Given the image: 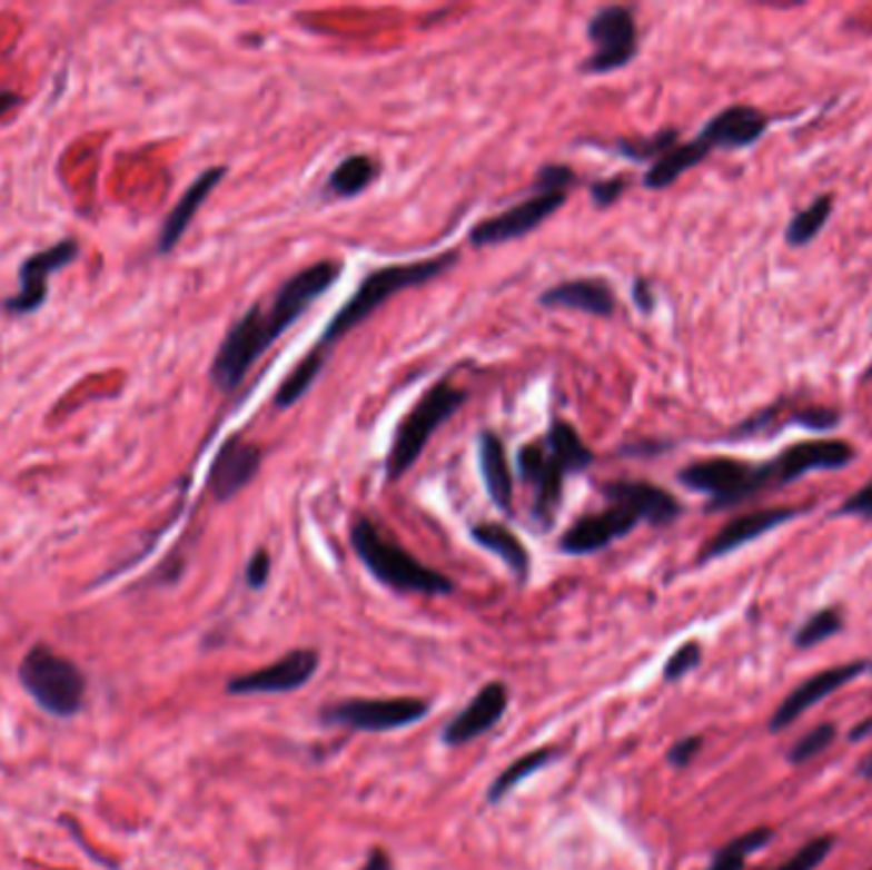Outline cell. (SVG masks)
<instances>
[{
    "label": "cell",
    "instance_id": "d4e9b609",
    "mask_svg": "<svg viewBox=\"0 0 872 870\" xmlns=\"http://www.w3.org/2000/svg\"><path fill=\"white\" fill-rule=\"evenodd\" d=\"M546 447L552 455L556 457V463L564 467L566 475H574V473H582V469H587L592 463H595V455H592V449L584 445V439L577 434V429L569 422H562L556 419L552 424V429L546 434Z\"/></svg>",
    "mask_w": 872,
    "mask_h": 870
},
{
    "label": "cell",
    "instance_id": "836d02e7",
    "mask_svg": "<svg viewBox=\"0 0 872 870\" xmlns=\"http://www.w3.org/2000/svg\"><path fill=\"white\" fill-rule=\"evenodd\" d=\"M832 848H834L832 834H822V838L809 840L806 846L796 852V856L789 858L786 863H781L779 868H773V870H816L819 866L824 863L826 856H830Z\"/></svg>",
    "mask_w": 872,
    "mask_h": 870
},
{
    "label": "cell",
    "instance_id": "cb8c5ba5",
    "mask_svg": "<svg viewBox=\"0 0 872 870\" xmlns=\"http://www.w3.org/2000/svg\"><path fill=\"white\" fill-rule=\"evenodd\" d=\"M473 538L479 546H485L487 552L498 554L518 580L528 577V570H531L528 552L513 531H508L501 524H477L473 528Z\"/></svg>",
    "mask_w": 872,
    "mask_h": 870
},
{
    "label": "cell",
    "instance_id": "e0dca14e",
    "mask_svg": "<svg viewBox=\"0 0 872 870\" xmlns=\"http://www.w3.org/2000/svg\"><path fill=\"white\" fill-rule=\"evenodd\" d=\"M258 467L260 449L256 445H248L240 437L228 439L217 452L212 467H209V493L220 503L235 498L258 475Z\"/></svg>",
    "mask_w": 872,
    "mask_h": 870
},
{
    "label": "cell",
    "instance_id": "f6af8a7d",
    "mask_svg": "<svg viewBox=\"0 0 872 870\" xmlns=\"http://www.w3.org/2000/svg\"><path fill=\"white\" fill-rule=\"evenodd\" d=\"M870 733H872V718L862 720L858 728H852V730H850V741H852V743H858V741H862V738H868Z\"/></svg>",
    "mask_w": 872,
    "mask_h": 870
},
{
    "label": "cell",
    "instance_id": "4dcf8cb0",
    "mask_svg": "<svg viewBox=\"0 0 872 870\" xmlns=\"http://www.w3.org/2000/svg\"><path fill=\"white\" fill-rule=\"evenodd\" d=\"M842 631V611L840 607H824L814 615L806 617V623L793 633V643L799 649H811L824 643L826 639H832L834 633Z\"/></svg>",
    "mask_w": 872,
    "mask_h": 870
},
{
    "label": "cell",
    "instance_id": "60d3db41",
    "mask_svg": "<svg viewBox=\"0 0 872 870\" xmlns=\"http://www.w3.org/2000/svg\"><path fill=\"white\" fill-rule=\"evenodd\" d=\"M700 748H702V738L688 735V738H684V741H678L676 745H671L668 763L676 765V769H684V765L694 761V755L700 753Z\"/></svg>",
    "mask_w": 872,
    "mask_h": 870
},
{
    "label": "cell",
    "instance_id": "7a4b0ae2",
    "mask_svg": "<svg viewBox=\"0 0 872 870\" xmlns=\"http://www.w3.org/2000/svg\"><path fill=\"white\" fill-rule=\"evenodd\" d=\"M457 260H459L457 250H447V254L442 256L414 260V264L383 266L378 271L368 274L360 281V286H357L353 297L343 304V309H339L333 317V322H329L327 329L319 337V343L314 347H319L321 353L329 355L333 345L337 340H343V337L360 325V322L368 319L380 304H386L390 297H396L400 291L414 289V286H422L426 281H432V278L442 276L444 271H449Z\"/></svg>",
    "mask_w": 872,
    "mask_h": 870
},
{
    "label": "cell",
    "instance_id": "3957f363",
    "mask_svg": "<svg viewBox=\"0 0 872 870\" xmlns=\"http://www.w3.org/2000/svg\"><path fill=\"white\" fill-rule=\"evenodd\" d=\"M353 550L370 574L383 585L398 590V593L418 595H449L455 593V582L444 577L442 572L424 567L416 556L408 554L404 546L390 542L380 534V528L370 518L360 516L350 531Z\"/></svg>",
    "mask_w": 872,
    "mask_h": 870
},
{
    "label": "cell",
    "instance_id": "bcb514c9",
    "mask_svg": "<svg viewBox=\"0 0 872 870\" xmlns=\"http://www.w3.org/2000/svg\"><path fill=\"white\" fill-rule=\"evenodd\" d=\"M860 773H862V777H865V779H872V751L865 755V759L860 761Z\"/></svg>",
    "mask_w": 872,
    "mask_h": 870
},
{
    "label": "cell",
    "instance_id": "5b68a950",
    "mask_svg": "<svg viewBox=\"0 0 872 870\" xmlns=\"http://www.w3.org/2000/svg\"><path fill=\"white\" fill-rule=\"evenodd\" d=\"M21 682L26 692L51 715L69 718L85 702V676L72 661L43 643H37L21 661Z\"/></svg>",
    "mask_w": 872,
    "mask_h": 870
},
{
    "label": "cell",
    "instance_id": "9a60e30c",
    "mask_svg": "<svg viewBox=\"0 0 872 870\" xmlns=\"http://www.w3.org/2000/svg\"><path fill=\"white\" fill-rule=\"evenodd\" d=\"M868 669V661H850V664L824 669L814 676H809L804 684H799L796 690L786 694V700L779 704V710L773 712V718L769 722V728L773 733H781L789 725H793L806 710L814 708L816 702H822L824 698H830L832 692L842 690L844 684H850L854 676H860Z\"/></svg>",
    "mask_w": 872,
    "mask_h": 870
},
{
    "label": "cell",
    "instance_id": "e575fe53",
    "mask_svg": "<svg viewBox=\"0 0 872 870\" xmlns=\"http://www.w3.org/2000/svg\"><path fill=\"white\" fill-rule=\"evenodd\" d=\"M700 661H702V646H700V643H696V641L682 643V646H678L666 661L664 680L666 682L682 680V676H686L688 672H692V669L700 666Z\"/></svg>",
    "mask_w": 872,
    "mask_h": 870
},
{
    "label": "cell",
    "instance_id": "d590c367",
    "mask_svg": "<svg viewBox=\"0 0 872 870\" xmlns=\"http://www.w3.org/2000/svg\"><path fill=\"white\" fill-rule=\"evenodd\" d=\"M574 181H577V174L569 167H562V164H548L538 171L536 177V191H566Z\"/></svg>",
    "mask_w": 872,
    "mask_h": 870
},
{
    "label": "cell",
    "instance_id": "7bdbcfd3",
    "mask_svg": "<svg viewBox=\"0 0 872 870\" xmlns=\"http://www.w3.org/2000/svg\"><path fill=\"white\" fill-rule=\"evenodd\" d=\"M360 870H394V863H390L386 850L375 848V850H370V856H368V860H365V866Z\"/></svg>",
    "mask_w": 872,
    "mask_h": 870
},
{
    "label": "cell",
    "instance_id": "277c9868",
    "mask_svg": "<svg viewBox=\"0 0 872 870\" xmlns=\"http://www.w3.org/2000/svg\"><path fill=\"white\" fill-rule=\"evenodd\" d=\"M467 402V394L455 388L449 380H439L418 398L416 406L404 416L398 424L394 445H390L386 459V477L388 481H400L412 465L422 457L426 442L439 429L444 422L459 412V406Z\"/></svg>",
    "mask_w": 872,
    "mask_h": 870
},
{
    "label": "cell",
    "instance_id": "ee69618b",
    "mask_svg": "<svg viewBox=\"0 0 872 870\" xmlns=\"http://www.w3.org/2000/svg\"><path fill=\"white\" fill-rule=\"evenodd\" d=\"M19 102H21V98L16 92L0 90V118L8 116V112H11L13 108H19Z\"/></svg>",
    "mask_w": 872,
    "mask_h": 870
},
{
    "label": "cell",
    "instance_id": "5bb4252c",
    "mask_svg": "<svg viewBox=\"0 0 872 870\" xmlns=\"http://www.w3.org/2000/svg\"><path fill=\"white\" fill-rule=\"evenodd\" d=\"M854 459V449L848 442L840 439H814V442H799L781 452L779 457H773L769 463L771 483L786 485L804 477L814 469H840L850 465Z\"/></svg>",
    "mask_w": 872,
    "mask_h": 870
},
{
    "label": "cell",
    "instance_id": "4316f807",
    "mask_svg": "<svg viewBox=\"0 0 872 870\" xmlns=\"http://www.w3.org/2000/svg\"><path fill=\"white\" fill-rule=\"evenodd\" d=\"M325 360H327V353H321L319 347H311V350L301 358V363L296 365L289 376L284 378L281 386H278L274 396L276 408H289L296 402H301V398L307 396V390L314 386V380L319 378L321 368H325Z\"/></svg>",
    "mask_w": 872,
    "mask_h": 870
},
{
    "label": "cell",
    "instance_id": "7dc6e473",
    "mask_svg": "<svg viewBox=\"0 0 872 870\" xmlns=\"http://www.w3.org/2000/svg\"><path fill=\"white\" fill-rule=\"evenodd\" d=\"M865 378H868V380H870V378H872V363H870V365H868V370H865Z\"/></svg>",
    "mask_w": 872,
    "mask_h": 870
},
{
    "label": "cell",
    "instance_id": "d6a6232c",
    "mask_svg": "<svg viewBox=\"0 0 872 870\" xmlns=\"http://www.w3.org/2000/svg\"><path fill=\"white\" fill-rule=\"evenodd\" d=\"M678 141L676 130H661L653 138H641V141H621L617 144V151L633 161H648V159H661L666 151H671Z\"/></svg>",
    "mask_w": 872,
    "mask_h": 870
},
{
    "label": "cell",
    "instance_id": "9c48e42d",
    "mask_svg": "<svg viewBox=\"0 0 872 870\" xmlns=\"http://www.w3.org/2000/svg\"><path fill=\"white\" fill-rule=\"evenodd\" d=\"M268 350V345L260 335V304L242 315L235 325L228 329L225 340L217 347V355L209 368V378L222 394H230L248 376L252 365L260 360V355Z\"/></svg>",
    "mask_w": 872,
    "mask_h": 870
},
{
    "label": "cell",
    "instance_id": "ab89813d",
    "mask_svg": "<svg viewBox=\"0 0 872 870\" xmlns=\"http://www.w3.org/2000/svg\"><path fill=\"white\" fill-rule=\"evenodd\" d=\"M268 574H270V556L266 550H260L250 556L248 567H246V582L248 587L252 590H260L268 582Z\"/></svg>",
    "mask_w": 872,
    "mask_h": 870
},
{
    "label": "cell",
    "instance_id": "8fae6325",
    "mask_svg": "<svg viewBox=\"0 0 872 870\" xmlns=\"http://www.w3.org/2000/svg\"><path fill=\"white\" fill-rule=\"evenodd\" d=\"M566 191H536L534 197L523 199L521 205H513L511 210H505L495 217H487L469 233V246L487 248V246H503V243L523 238V235L534 233L546 217H552L564 205Z\"/></svg>",
    "mask_w": 872,
    "mask_h": 870
},
{
    "label": "cell",
    "instance_id": "44dd1931",
    "mask_svg": "<svg viewBox=\"0 0 872 870\" xmlns=\"http://www.w3.org/2000/svg\"><path fill=\"white\" fill-rule=\"evenodd\" d=\"M225 174L228 169L225 167H212L199 174V177L191 181L187 187L185 195L177 205H174V210L169 212L167 220L161 225V233H159V243H156V248H159V254H171L174 248H177V243L181 240V235L189 230L191 220H195L199 207L205 205V199L212 195V189L220 185Z\"/></svg>",
    "mask_w": 872,
    "mask_h": 870
},
{
    "label": "cell",
    "instance_id": "c3c4849f",
    "mask_svg": "<svg viewBox=\"0 0 872 870\" xmlns=\"http://www.w3.org/2000/svg\"><path fill=\"white\" fill-rule=\"evenodd\" d=\"M870 870H872V868H870Z\"/></svg>",
    "mask_w": 872,
    "mask_h": 870
},
{
    "label": "cell",
    "instance_id": "603a6c76",
    "mask_svg": "<svg viewBox=\"0 0 872 870\" xmlns=\"http://www.w3.org/2000/svg\"><path fill=\"white\" fill-rule=\"evenodd\" d=\"M706 156H710V149H706L700 138H694V141H688V144H676L674 149L666 151L664 156H661V159L653 161V167L645 171L643 185L648 189L671 187L678 177H682V174L694 169L696 164H702Z\"/></svg>",
    "mask_w": 872,
    "mask_h": 870
},
{
    "label": "cell",
    "instance_id": "6da1fadb",
    "mask_svg": "<svg viewBox=\"0 0 872 870\" xmlns=\"http://www.w3.org/2000/svg\"><path fill=\"white\" fill-rule=\"evenodd\" d=\"M603 495L610 501L605 511L582 516L564 531V536L559 538V550L564 554H595L617 542V538L631 534L641 521L651 526H666L682 516V503L653 483H605Z\"/></svg>",
    "mask_w": 872,
    "mask_h": 870
},
{
    "label": "cell",
    "instance_id": "b9f144b4",
    "mask_svg": "<svg viewBox=\"0 0 872 870\" xmlns=\"http://www.w3.org/2000/svg\"><path fill=\"white\" fill-rule=\"evenodd\" d=\"M633 299H635V304H638V309H643V312H651V309H653L651 286L645 284L643 278H638V281H635V286H633Z\"/></svg>",
    "mask_w": 872,
    "mask_h": 870
},
{
    "label": "cell",
    "instance_id": "ac0fdd59",
    "mask_svg": "<svg viewBox=\"0 0 872 870\" xmlns=\"http://www.w3.org/2000/svg\"><path fill=\"white\" fill-rule=\"evenodd\" d=\"M769 116L753 106H732L717 112L696 138L710 151L745 149V146H753L769 130Z\"/></svg>",
    "mask_w": 872,
    "mask_h": 870
},
{
    "label": "cell",
    "instance_id": "484cf974",
    "mask_svg": "<svg viewBox=\"0 0 872 870\" xmlns=\"http://www.w3.org/2000/svg\"><path fill=\"white\" fill-rule=\"evenodd\" d=\"M378 171H380L378 161L370 159V156L365 154L347 156V159L329 174L327 191L335 197H355L373 185V179L378 177Z\"/></svg>",
    "mask_w": 872,
    "mask_h": 870
},
{
    "label": "cell",
    "instance_id": "ffe728a7",
    "mask_svg": "<svg viewBox=\"0 0 872 870\" xmlns=\"http://www.w3.org/2000/svg\"><path fill=\"white\" fill-rule=\"evenodd\" d=\"M541 304L548 309H574L592 317H613L617 309L615 291L603 278H572L541 294Z\"/></svg>",
    "mask_w": 872,
    "mask_h": 870
},
{
    "label": "cell",
    "instance_id": "52a82bcc",
    "mask_svg": "<svg viewBox=\"0 0 872 870\" xmlns=\"http://www.w3.org/2000/svg\"><path fill=\"white\" fill-rule=\"evenodd\" d=\"M426 715H429V702L418 698L343 700L321 710V722L333 728L360 730V733H388L414 725Z\"/></svg>",
    "mask_w": 872,
    "mask_h": 870
},
{
    "label": "cell",
    "instance_id": "7c38bea8",
    "mask_svg": "<svg viewBox=\"0 0 872 870\" xmlns=\"http://www.w3.org/2000/svg\"><path fill=\"white\" fill-rule=\"evenodd\" d=\"M518 475L534 491V518L541 526L548 528L554 524L556 508L562 503L566 473L548 452L544 439L523 445L518 452Z\"/></svg>",
    "mask_w": 872,
    "mask_h": 870
},
{
    "label": "cell",
    "instance_id": "f546056e",
    "mask_svg": "<svg viewBox=\"0 0 872 870\" xmlns=\"http://www.w3.org/2000/svg\"><path fill=\"white\" fill-rule=\"evenodd\" d=\"M832 215V197L830 195H822L819 199H814L806 210H801L793 220L789 223L786 228V243L793 248H801L806 246L816 238L822 228L830 220Z\"/></svg>",
    "mask_w": 872,
    "mask_h": 870
},
{
    "label": "cell",
    "instance_id": "d6986e66",
    "mask_svg": "<svg viewBox=\"0 0 872 870\" xmlns=\"http://www.w3.org/2000/svg\"><path fill=\"white\" fill-rule=\"evenodd\" d=\"M799 513H804L801 508H765V511H753L745 513V516L732 518L727 526L720 528L717 536H712L710 542L700 554V562L717 560V556H725L730 552L740 550V546L753 542V538L769 534L775 526L786 524V521L796 518Z\"/></svg>",
    "mask_w": 872,
    "mask_h": 870
},
{
    "label": "cell",
    "instance_id": "8d00e7d4",
    "mask_svg": "<svg viewBox=\"0 0 872 870\" xmlns=\"http://www.w3.org/2000/svg\"><path fill=\"white\" fill-rule=\"evenodd\" d=\"M840 412H834V408H826V406H816V408H804V412H799L793 416V422L806 426V429H816V432H826V429H834L836 424H840Z\"/></svg>",
    "mask_w": 872,
    "mask_h": 870
},
{
    "label": "cell",
    "instance_id": "30bf717a",
    "mask_svg": "<svg viewBox=\"0 0 872 870\" xmlns=\"http://www.w3.org/2000/svg\"><path fill=\"white\" fill-rule=\"evenodd\" d=\"M77 256H80V243L67 238L26 258L19 268V291L3 301V309L16 317L39 312L49 297L51 274L62 271Z\"/></svg>",
    "mask_w": 872,
    "mask_h": 870
},
{
    "label": "cell",
    "instance_id": "ba28073f",
    "mask_svg": "<svg viewBox=\"0 0 872 870\" xmlns=\"http://www.w3.org/2000/svg\"><path fill=\"white\" fill-rule=\"evenodd\" d=\"M587 37L595 51L584 62V72L605 75L633 62L638 55V26L633 11L625 6H607L592 16L587 23Z\"/></svg>",
    "mask_w": 872,
    "mask_h": 870
},
{
    "label": "cell",
    "instance_id": "1f68e13d",
    "mask_svg": "<svg viewBox=\"0 0 872 870\" xmlns=\"http://www.w3.org/2000/svg\"><path fill=\"white\" fill-rule=\"evenodd\" d=\"M834 741H836V725L834 722H822V725L809 730V733H804L796 743H793V748L789 751V763L804 765L809 761H814L816 755H822Z\"/></svg>",
    "mask_w": 872,
    "mask_h": 870
},
{
    "label": "cell",
    "instance_id": "4fadbf2b",
    "mask_svg": "<svg viewBox=\"0 0 872 870\" xmlns=\"http://www.w3.org/2000/svg\"><path fill=\"white\" fill-rule=\"evenodd\" d=\"M319 666L314 649H296L256 672L240 674L228 682L230 694H284L307 684Z\"/></svg>",
    "mask_w": 872,
    "mask_h": 870
},
{
    "label": "cell",
    "instance_id": "7402d4cb",
    "mask_svg": "<svg viewBox=\"0 0 872 870\" xmlns=\"http://www.w3.org/2000/svg\"><path fill=\"white\" fill-rule=\"evenodd\" d=\"M479 449V469H483V481L487 485L493 503L503 511H511L513 506V473L508 455H505L503 439L495 432H483L477 439Z\"/></svg>",
    "mask_w": 872,
    "mask_h": 870
},
{
    "label": "cell",
    "instance_id": "f1b7e54d",
    "mask_svg": "<svg viewBox=\"0 0 872 870\" xmlns=\"http://www.w3.org/2000/svg\"><path fill=\"white\" fill-rule=\"evenodd\" d=\"M771 840H773L771 828H757V830L740 834V838L727 842V846L722 848L717 856H714V860L706 870H743L745 860L753 856V852L763 850Z\"/></svg>",
    "mask_w": 872,
    "mask_h": 870
},
{
    "label": "cell",
    "instance_id": "83f0119b",
    "mask_svg": "<svg viewBox=\"0 0 872 870\" xmlns=\"http://www.w3.org/2000/svg\"><path fill=\"white\" fill-rule=\"evenodd\" d=\"M559 751L556 748H538V751H531L523 755V759L513 761L508 769H505L498 779L493 781L490 789H487V802L490 804H498L505 794H511L513 789H516L523 779H528L531 773H536L544 769L548 761H554Z\"/></svg>",
    "mask_w": 872,
    "mask_h": 870
},
{
    "label": "cell",
    "instance_id": "8992f818",
    "mask_svg": "<svg viewBox=\"0 0 872 870\" xmlns=\"http://www.w3.org/2000/svg\"><path fill=\"white\" fill-rule=\"evenodd\" d=\"M678 481H682L686 488L712 495L710 506H706L710 511L737 506V503L765 491L763 467L732 457H712L686 465L682 473H678Z\"/></svg>",
    "mask_w": 872,
    "mask_h": 870
},
{
    "label": "cell",
    "instance_id": "74e56055",
    "mask_svg": "<svg viewBox=\"0 0 872 870\" xmlns=\"http://www.w3.org/2000/svg\"><path fill=\"white\" fill-rule=\"evenodd\" d=\"M625 189H627V179L613 177V179H605V181H595L589 191H592V199H595L597 207H610L621 199Z\"/></svg>",
    "mask_w": 872,
    "mask_h": 870
},
{
    "label": "cell",
    "instance_id": "f35d334b",
    "mask_svg": "<svg viewBox=\"0 0 872 870\" xmlns=\"http://www.w3.org/2000/svg\"><path fill=\"white\" fill-rule=\"evenodd\" d=\"M840 516H862V518H872V481L868 485H862V488L850 495L848 501L842 503L840 508Z\"/></svg>",
    "mask_w": 872,
    "mask_h": 870
},
{
    "label": "cell",
    "instance_id": "2e32d148",
    "mask_svg": "<svg viewBox=\"0 0 872 870\" xmlns=\"http://www.w3.org/2000/svg\"><path fill=\"white\" fill-rule=\"evenodd\" d=\"M508 710V686L503 682H490L479 690L459 715L452 718L442 730V741L447 745H465L487 730L498 725Z\"/></svg>",
    "mask_w": 872,
    "mask_h": 870
}]
</instances>
